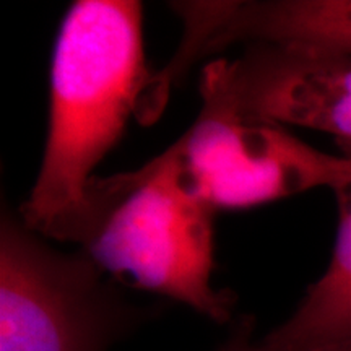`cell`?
<instances>
[{
	"instance_id": "cell-1",
	"label": "cell",
	"mask_w": 351,
	"mask_h": 351,
	"mask_svg": "<svg viewBox=\"0 0 351 351\" xmlns=\"http://www.w3.org/2000/svg\"><path fill=\"white\" fill-rule=\"evenodd\" d=\"M143 46V3L77 0L65 13L51 64L44 155L20 218L46 239H85L93 171L142 114L155 85Z\"/></svg>"
},
{
	"instance_id": "cell-2",
	"label": "cell",
	"mask_w": 351,
	"mask_h": 351,
	"mask_svg": "<svg viewBox=\"0 0 351 351\" xmlns=\"http://www.w3.org/2000/svg\"><path fill=\"white\" fill-rule=\"evenodd\" d=\"M215 213L171 145L142 168L96 178L80 251L104 274L225 324L236 296L212 287Z\"/></svg>"
},
{
	"instance_id": "cell-3",
	"label": "cell",
	"mask_w": 351,
	"mask_h": 351,
	"mask_svg": "<svg viewBox=\"0 0 351 351\" xmlns=\"http://www.w3.org/2000/svg\"><path fill=\"white\" fill-rule=\"evenodd\" d=\"M88 254L60 252L3 208L0 351H109L152 317Z\"/></svg>"
},
{
	"instance_id": "cell-4",
	"label": "cell",
	"mask_w": 351,
	"mask_h": 351,
	"mask_svg": "<svg viewBox=\"0 0 351 351\" xmlns=\"http://www.w3.org/2000/svg\"><path fill=\"white\" fill-rule=\"evenodd\" d=\"M173 147L189 182L215 210L351 187V152H322L285 125L245 116L208 96H202L195 122Z\"/></svg>"
},
{
	"instance_id": "cell-5",
	"label": "cell",
	"mask_w": 351,
	"mask_h": 351,
	"mask_svg": "<svg viewBox=\"0 0 351 351\" xmlns=\"http://www.w3.org/2000/svg\"><path fill=\"white\" fill-rule=\"evenodd\" d=\"M200 96L245 116L326 132L341 152H351L348 54L296 44H245L236 59L205 65Z\"/></svg>"
},
{
	"instance_id": "cell-6",
	"label": "cell",
	"mask_w": 351,
	"mask_h": 351,
	"mask_svg": "<svg viewBox=\"0 0 351 351\" xmlns=\"http://www.w3.org/2000/svg\"><path fill=\"white\" fill-rule=\"evenodd\" d=\"M184 36L165 69L169 82L191 64L236 43L296 44L351 56V0L173 2Z\"/></svg>"
},
{
	"instance_id": "cell-7",
	"label": "cell",
	"mask_w": 351,
	"mask_h": 351,
	"mask_svg": "<svg viewBox=\"0 0 351 351\" xmlns=\"http://www.w3.org/2000/svg\"><path fill=\"white\" fill-rule=\"evenodd\" d=\"M333 194L339 230L330 262L295 313L261 340L263 351H327L351 345V187Z\"/></svg>"
},
{
	"instance_id": "cell-8",
	"label": "cell",
	"mask_w": 351,
	"mask_h": 351,
	"mask_svg": "<svg viewBox=\"0 0 351 351\" xmlns=\"http://www.w3.org/2000/svg\"><path fill=\"white\" fill-rule=\"evenodd\" d=\"M218 351H263L261 341L254 340V319H241L230 339Z\"/></svg>"
},
{
	"instance_id": "cell-9",
	"label": "cell",
	"mask_w": 351,
	"mask_h": 351,
	"mask_svg": "<svg viewBox=\"0 0 351 351\" xmlns=\"http://www.w3.org/2000/svg\"><path fill=\"white\" fill-rule=\"evenodd\" d=\"M327 351H351V345L340 346V348H332V350H327Z\"/></svg>"
}]
</instances>
